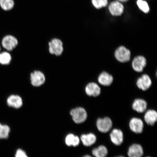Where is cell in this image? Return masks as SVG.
<instances>
[{"mask_svg": "<svg viewBox=\"0 0 157 157\" xmlns=\"http://www.w3.org/2000/svg\"><path fill=\"white\" fill-rule=\"evenodd\" d=\"M49 53L52 56H60L64 51V44L62 41L58 38H53L48 43Z\"/></svg>", "mask_w": 157, "mask_h": 157, "instance_id": "6da1fadb", "label": "cell"}, {"mask_svg": "<svg viewBox=\"0 0 157 157\" xmlns=\"http://www.w3.org/2000/svg\"><path fill=\"white\" fill-rule=\"evenodd\" d=\"M107 8L110 15L113 17H121L125 12V8L124 4L117 0L109 2Z\"/></svg>", "mask_w": 157, "mask_h": 157, "instance_id": "7a4b0ae2", "label": "cell"}, {"mask_svg": "<svg viewBox=\"0 0 157 157\" xmlns=\"http://www.w3.org/2000/svg\"><path fill=\"white\" fill-rule=\"evenodd\" d=\"M30 84L33 87H41L46 83V76L40 70H35L31 72L29 75Z\"/></svg>", "mask_w": 157, "mask_h": 157, "instance_id": "3957f363", "label": "cell"}, {"mask_svg": "<svg viewBox=\"0 0 157 157\" xmlns=\"http://www.w3.org/2000/svg\"><path fill=\"white\" fill-rule=\"evenodd\" d=\"M115 56L119 62L124 63L130 60L131 52L130 50L124 46H121L115 50Z\"/></svg>", "mask_w": 157, "mask_h": 157, "instance_id": "277c9868", "label": "cell"}, {"mask_svg": "<svg viewBox=\"0 0 157 157\" xmlns=\"http://www.w3.org/2000/svg\"><path fill=\"white\" fill-rule=\"evenodd\" d=\"M19 41L17 38L12 35H8L3 37L2 45L4 48L8 51L11 52L17 48Z\"/></svg>", "mask_w": 157, "mask_h": 157, "instance_id": "5b68a950", "label": "cell"}, {"mask_svg": "<svg viewBox=\"0 0 157 157\" xmlns=\"http://www.w3.org/2000/svg\"><path fill=\"white\" fill-rule=\"evenodd\" d=\"M70 114L74 122L77 124L83 123L87 118V113L83 108L77 107L72 109Z\"/></svg>", "mask_w": 157, "mask_h": 157, "instance_id": "8992f818", "label": "cell"}, {"mask_svg": "<svg viewBox=\"0 0 157 157\" xmlns=\"http://www.w3.org/2000/svg\"><path fill=\"white\" fill-rule=\"evenodd\" d=\"M113 123L111 119L108 117L99 118L97 120V126L100 132L106 133L110 130L112 127Z\"/></svg>", "mask_w": 157, "mask_h": 157, "instance_id": "52a82bcc", "label": "cell"}, {"mask_svg": "<svg viewBox=\"0 0 157 157\" xmlns=\"http://www.w3.org/2000/svg\"><path fill=\"white\" fill-rule=\"evenodd\" d=\"M147 60L146 58L143 56H138L133 59L132 62V67L135 71L141 72L143 71L146 67Z\"/></svg>", "mask_w": 157, "mask_h": 157, "instance_id": "ba28073f", "label": "cell"}, {"mask_svg": "<svg viewBox=\"0 0 157 157\" xmlns=\"http://www.w3.org/2000/svg\"><path fill=\"white\" fill-rule=\"evenodd\" d=\"M136 85L139 89L143 91H146L151 86V80L148 75L143 74L137 79Z\"/></svg>", "mask_w": 157, "mask_h": 157, "instance_id": "9c48e42d", "label": "cell"}, {"mask_svg": "<svg viewBox=\"0 0 157 157\" xmlns=\"http://www.w3.org/2000/svg\"><path fill=\"white\" fill-rule=\"evenodd\" d=\"M131 130L136 133H140L143 132L144 124L142 120L138 118H133L129 124Z\"/></svg>", "mask_w": 157, "mask_h": 157, "instance_id": "30bf717a", "label": "cell"}, {"mask_svg": "<svg viewBox=\"0 0 157 157\" xmlns=\"http://www.w3.org/2000/svg\"><path fill=\"white\" fill-rule=\"evenodd\" d=\"M85 92L90 97H97L101 93V89L97 83L91 82L88 84L85 87Z\"/></svg>", "mask_w": 157, "mask_h": 157, "instance_id": "8fae6325", "label": "cell"}, {"mask_svg": "<svg viewBox=\"0 0 157 157\" xmlns=\"http://www.w3.org/2000/svg\"><path fill=\"white\" fill-rule=\"evenodd\" d=\"M112 142L116 146H120L122 144L123 140L122 131L119 129H115L110 133Z\"/></svg>", "mask_w": 157, "mask_h": 157, "instance_id": "7c38bea8", "label": "cell"}, {"mask_svg": "<svg viewBox=\"0 0 157 157\" xmlns=\"http://www.w3.org/2000/svg\"><path fill=\"white\" fill-rule=\"evenodd\" d=\"M8 105L10 107L18 109L23 105L22 98L18 95H12L8 98L7 100Z\"/></svg>", "mask_w": 157, "mask_h": 157, "instance_id": "4fadbf2b", "label": "cell"}, {"mask_svg": "<svg viewBox=\"0 0 157 157\" xmlns=\"http://www.w3.org/2000/svg\"><path fill=\"white\" fill-rule=\"evenodd\" d=\"M143 155V148L140 145L135 144L129 147L128 152L129 157H142Z\"/></svg>", "mask_w": 157, "mask_h": 157, "instance_id": "5bb4252c", "label": "cell"}, {"mask_svg": "<svg viewBox=\"0 0 157 157\" xmlns=\"http://www.w3.org/2000/svg\"><path fill=\"white\" fill-rule=\"evenodd\" d=\"M113 76L106 72L100 74L98 78V81L101 85L105 86H110L113 82Z\"/></svg>", "mask_w": 157, "mask_h": 157, "instance_id": "9a60e30c", "label": "cell"}, {"mask_svg": "<svg viewBox=\"0 0 157 157\" xmlns=\"http://www.w3.org/2000/svg\"><path fill=\"white\" fill-rule=\"evenodd\" d=\"M147 104L144 100L140 99L135 100L132 104V107L134 110L139 113H143L146 110Z\"/></svg>", "mask_w": 157, "mask_h": 157, "instance_id": "2e32d148", "label": "cell"}, {"mask_svg": "<svg viewBox=\"0 0 157 157\" xmlns=\"http://www.w3.org/2000/svg\"><path fill=\"white\" fill-rule=\"evenodd\" d=\"M144 120L148 125H154L157 120L156 111L152 109L147 111L144 115Z\"/></svg>", "mask_w": 157, "mask_h": 157, "instance_id": "e0dca14e", "label": "cell"}, {"mask_svg": "<svg viewBox=\"0 0 157 157\" xmlns=\"http://www.w3.org/2000/svg\"><path fill=\"white\" fill-rule=\"evenodd\" d=\"M81 140L84 146H91L95 143L97 137L95 135L92 133L82 135Z\"/></svg>", "mask_w": 157, "mask_h": 157, "instance_id": "ac0fdd59", "label": "cell"}, {"mask_svg": "<svg viewBox=\"0 0 157 157\" xmlns=\"http://www.w3.org/2000/svg\"><path fill=\"white\" fill-rule=\"evenodd\" d=\"M136 4L139 10L144 14H148L150 12V6L146 0H136Z\"/></svg>", "mask_w": 157, "mask_h": 157, "instance_id": "d6986e66", "label": "cell"}, {"mask_svg": "<svg viewBox=\"0 0 157 157\" xmlns=\"http://www.w3.org/2000/svg\"><path fill=\"white\" fill-rule=\"evenodd\" d=\"M65 142L68 146L76 147L79 144L80 139L77 136L73 134H69L66 136Z\"/></svg>", "mask_w": 157, "mask_h": 157, "instance_id": "ffe728a7", "label": "cell"}, {"mask_svg": "<svg viewBox=\"0 0 157 157\" xmlns=\"http://www.w3.org/2000/svg\"><path fill=\"white\" fill-rule=\"evenodd\" d=\"M92 153L95 157H106L108 152L106 147L104 146H100L94 149Z\"/></svg>", "mask_w": 157, "mask_h": 157, "instance_id": "44dd1931", "label": "cell"}, {"mask_svg": "<svg viewBox=\"0 0 157 157\" xmlns=\"http://www.w3.org/2000/svg\"><path fill=\"white\" fill-rule=\"evenodd\" d=\"M91 3L94 9L100 10L107 8L109 0H91Z\"/></svg>", "mask_w": 157, "mask_h": 157, "instance_id": "7402d4cb", "label": "cell"}, {"mask_svg": "<svg viewBox=\"0 0 157 157\" xmlns=\"http://www.w3.org/2000/svg\"><path fill=\"white\" fill-rule=\"evenodd\" d=\"M15 2L13 0H0V7L3 10H11L14 7Z\"/></svg>", "mask_w": 157, "mask_h": 157, "instance_id": "603a6c76", "label": "cell"}, {"mask_svg": "<svg viewBox=\"0 0 157 157\" xmlns=\"http://www.w3.org/2000/svg\"><path fill=\"white\" fill-rule=\"evenodd\" d=\"M12 56L9 52H4L0 53V64L7 65L11 62Z\"/></svg>", "mask_w": 157, "mask_h": 157, "instance_id": "cb8c5ba5", "label": "cell"}, {"mask_svg": "<svg viewBox=\"0 0 157 157\" xmlns=\"http://www.w3.org/2000/svg\"><path fill=\"white\" fill-rule=\"evenodd\" d=\"M10 127L7 125H3L0 123V139H7L9 136Z\"/></svg>", "mask_w": 157, "mask_h": 157, "instance_id": "d4e9b609", "label": "cell"}, {"mask_svg": "<svg viewBox=\"0 0 157 157\" xmlns=\"http://www.w3.org/2000/svg\"><path fill=\"white\" fill-rule=\"evenodd\" d=\"M15 157H28L24 151L21 149H19L16 153Z\"/></svg>", "mask_w": 157, "mask_h": 157, "instance_id": "484cf974", "label": "cell"}, {"mask_svg": "<svg viewBox=\"0 0 157 157\" xmlns=\"http://www.w3.org/2000/svg\"><path fill=\"white\" fill-rule=\"evenodd\" d=\"M117 1L120 2H121L124 4L128 2L130 0H117Z\"/></svg>", "mask_w": 157, "mask_h": 157, "instance_id": "4316f807", "label": "cell"}, {"mask_svg": "<svg viewBox=\"0 0 157 157\" xmlns=\"http://www.w3.org/2000/svg\"><path fill=\"white\" fill-rule=\"evenodd\" d=\"M83 157H92L91 156H90V155H86L84 156Z\"/></svg>", "mask_w": 157, "mask_h": 157, "instance_id": "83f0119b", "label": "cell"}, {"mask_svg": "<svg viewBox=\"0 0 157 157\" xmlns=\"http://www.w3.org/2000/svg\"><path fill=\"white\" fill-rule=\"evenodd\" d=\"M124 157V156H117V157Z\"/></svg>", "mask_w": 157, "mask_h": 157, "instance_id": "f1b7e54d", "label": "cell"}, {"mask_svg": "<svg viewBox=\"0 0 157 157\" xmlns=\"http://www.w3.org/2000/svg\"><path fill=\"white\" fill-rule=\"evenodd\" d=\"M1 46H0V51H1Z\"/></svg>", "mask_w": 157, "mask_h": 157, "instance_id": "f546056e", "label": "cell"}, {"mask_svg": "<svg viewBox=\"0 0 157 157\" xmlns=\"http://www.w3.org/2000/svg\"><path fill=\"white\" fill-rule=\"evenodd\" d=\"M149 1H153V0H149Z\"/></svg>", "mask_w": 157, "mask_h": 157, "instance_id": "4dcf8cb0", "label": "cell"}, {"mask_svg": "<svg viewBox=\"0 0 157 157\" xmlns=\"http://www.w3.org/2000/svg\"></svg>", "mask_w": 157, "mask_h": 157, "instance_id": "1f68e13d", "label": "cell"}]
</instances>
